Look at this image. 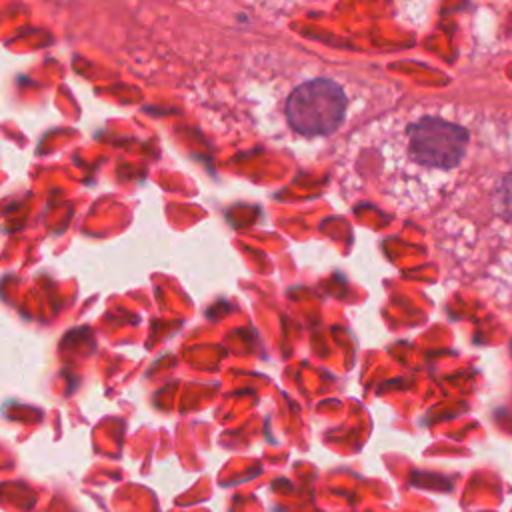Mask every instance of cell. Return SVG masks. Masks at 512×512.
I'll list each match as a JSON object with an SVG mask.
<instances>
[{
  "label": "cell",
  "mask_w": 512,
  "mask_h": 512,
  "mask_svg": "<svg viewBox=\"0 0 512 512\" xmlns=\"http://www.w3.org/2000/svg\"><path fill=\"white\" fill-rule=\"evenodd\" d=\"M402 154L428 194L448 186L472 164L476 134L472 122L460 116L420 114L402 132Z\"/></svg>",
  "instance_id": "cell-1"
},
{
  "label": "cell",
  "mask_w": 512,
  "mask_h": 512,
  "mask_svg": "<svg viewBox=\"0 0 512 512\" xmlns=\"http://www.w3.org/2000/svg\"><path fill=\"white\" fill-rule=\"evenodd\" d=\"M348 98L340 84L314 78L296 86L286 100L288 124L308 138L328 136L342 126Z\"/></svg>",
  "instance_id": "cell-2"
}]
</instances>
